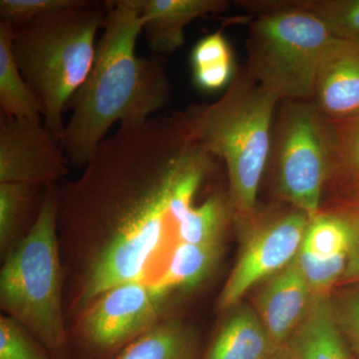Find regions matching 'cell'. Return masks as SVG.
Masks as SVG:
<instances>
[{
    "label": "cell",
    "instance_id": "d4e9b609",
    "mask_svg": "<svg viewBox=\"0 0 359 359\" xmlns=\"http://www.w3.org/2000/svg\"><path fill=\"white\" fill-rule=\"evenodd\" d=\"M0 359H53L18 321L0 318Z\"/></svg>",
    "mask_w": 359,
    "mask_h": 359
},
{
    "label": "cell",
    "instance_id": "ffe728a7",
    "mask_svg": "<svg viewBox=\"0 0 359 359\" xmlns=\"http://www.w3.org/2000/svg\"><path fill=\"white\" fill-rule=\"evenodd\" d=\"M332 164L327 191L330 198L359 197V114L330 120Z\"/></svg>",
    "mask_w": 359,
    "mask_h": 359
},
{
    "label": "cell",
    "instance_id": "30bf717a",
    "mask_svg": "<svg viewBox=\"0 0 359 359\" xmlns=\"http://www.w3.org/2000/svg\"><path fill=\"white\" fill-rule=\"evenodd\" d=\"M70 163L41 120L0 117V184L51 185Z\"/></svg>",
    "mask_w": 359,
    "mask_h": 359
},
{
    "label": "cell",
    "instance_id": "52a82bcc",
    "mask_svg": "<svg viewBox=\"0 0 359 359\" xmlns=\"http://www.w3.org/2000/svg\"><path fill=\"white\" fill-rule=\"evenodd\" d=\"M332 144L330 119L311 101H280L266 169L278 202L309 218L320 212L330 180Z\"/></svg>",
    "mask_w": 359,
    "mask_h": 359
},
{
    "label": "cell",
    "instance_id": "e0dca14e",
    "mask_svg": "<svg viewBox=\"0 0 359 359\" xmlns=\"http://www.w3.org/2000/svg\"><path fill=\"white\" fill-rule=\"evenodd\" d=\"M13 26L0 20V107L1 115L41 120L43 107L21 74L13 50Z\"/></svg>",
    "mask_w": 359,
    "mask_h": 359
},
{
    "label": "cell",
    "instance_id": "4316f807",
    "mask_svg": "<svg viewBox=\"0 0 359 359\" xmlns=\"http://www.w3.org/2000/svg\"><path fill=\"white\" fill-rule=\"evenodd\" d=\"M323 207L339 212L348 224L351 236V250L341 285L359 287V197L330 198L327 202H323Z\"/></svg>",
    "mask_w": 359,
    "mask_h": 359
},
{
    "label": "cell",
    "instance_id": "5bb4252c",
    "mask_svg": "<svg viewBox=\"0 0 359 359\" xmlns=\"http://www.w3.org/2000/svg\"><path fill=\"white\" fill-rule=\"evenodd\" d=\"M226 0H145L143 32L155 55H170L185 43V28L205 14L221 13Z\"/></svg>",
    "mask_w": 359,
    "mask_h": 359
},
{
    "label": "cell",
    "instance_id": "3957f363",
    "mask_svg": "<svg viewBox=\"0 0 359 359\" xmlns=\"http://www.w3.org/2000/svg\"><path fill=\"white\" fill-rule=\"evenodd\" d=\"M280 103L245 68L236 72L216 102L183 112L191 138L226 168L235 217L248 216L257 207Z\"/></svg>",
    "mask_w": 359,
    "mask_h": 359
},
{
    "label": "cell",
    "instance_id": "f546056e",
    "mask_svg": "<svg viewBox=\"0 0 359 359\" xmlns=\"http://www.w3.org/2000/svg\"><path fill=\"white\" fill-rule=\"evenodd\" d=\"M358 359H359V356H358Z\"/></svg>",
    "mask_w": 359,
    "mask_h": 359
},
{
    "label": "cell",
    "instance_id": "5b68a950",
    "mask_svg": "<svg viewBox=\"0 0 359 359\" xmlns=\"http://www.w3.org/2000/svg\"><path fill=\"white\" fill-rule=\"evenodd\" d=\"M58 221L59 191L51 184L34 222L6 257L0 273V306L53 359H68Z\"/></svg>",
    "mask_w": 359,
    "mask_h": 359
},
{
    "label": "cell",
    "instance_id": "484cf974",
    "mask_svg": "<svg viewBox=\"0 0 359 359\" xmlns=\"http://www.w3.org/2000/svg\"><path fill=\"white\" fill-rule=\"evenodd\" d=\"M332 309L340 332L351 353L359 356V287L348 285L332 294Z\"/></svg>",
    "mask_w": 359,
    "mask_h": 359
},
{
    "label": "cell",
    "instance_id": "9a60e30c",
    "mask_svg": "<svg viewBox=\"0 0 359 359\" xmlns=\"http://www.w3.org/2000/svg\"><path fill=\"white\" fill-rule=\"evenodd\" d=\"M226 313L202 359H271L280 351L252 306L242 302Z\"/></svg>",
    "mask_w": 359,
    "mask_h": 359
},
{
    "label": "cell",
    "instance_id": "7a4b0ae2",
    "mask_svg": "<svg viewBox=\"0 0 359 359\" xmlns=\"http://www.w3.org/2000/svg\"><path fill=\"white\" fill-rule=\"evenodd\" d=\"M145 0L106 1L103 33L84 84L71 99L59 146L72 166L84 169L116 123L138 127L171 102L165 59L136 54Z\"/></svg>",
    "mask_w": 359,
    "mask_h": 359
},
{
    "label": "cell",
    "instance_id": "ac0fdd59",
    "mask_svg": "<svg viewBox=\"0 0 359 359\" xmlns=\"http://www.w3.org/2000/svg\"><path fill=\"white\" fill-rule=\"evenodd\" d=\"M223 254V244L193 245L177 243L166 266L154 280L163 292H174L196 289L212 275Z\"/></svg>",
    "mask_w": 359,
    "mask_h": 359
},
{
    "label": "cell",
    "instance_id": "603a6c76",
    "mask_svg": "<svg viewBox=\"0 0 359 359\" xmlns=\"http://www.w3.org/2000/svg\"><path fill=\"white\" fill-rule=\"evenodd\" d=\"M39 187L0 184V250L6 257L25 236L23 230L32 216Z\"/></svg>",
    "mask_w": 359,
    "mask_h": 359
},
{
    "label": "cell",
    "instance_id": "2e32d148",
    "mask_svg": "<svg viewBox=\"0 0 359 359\" xmlns=\"http://www.w3.org/2000/svg\"><path fill=\"white\" fill-rule=\"evenodd\" d=\"M285 347L292 359H353L335 320L332 294L313 295L306 318Z\"/></svg>",
    "mask_w": 359,
    "mask_h": 359
},
{
    "label": "cell",
    "instance_id": "44dd1931",
    "mask_svg": "<svg viewBox=\"0 0 359 359\" xmlns=\"http://www.w3.org/2000/svg\"><path fill=\"white\" fill-rule=\"evenodd\" d=\"M235 219L228 192L214 188L189 212L180 223L177 243L193 245L223 244L224 236Z\"/></svg>",
    "mask_w": 359,
    "mask_h": 359
},
{
    "label": "cell",
    "instance_id": "4fadbf2b",
    "mask_svg": "<svg viewBox=\"0 0 359 359\" xmlns=\"http://www.w3.org/2000/svg\"><path fill=\"white\" fill-rule=\"evenodd\" d=\"M311 102L330 120L359 114V42L332 39L321 60Z\"/></svg>",
    "mask_w": 359,
    "mask_h": 359
},
{
    "label": "cell",
    "instance_id": "8fae6325",
    "mask_svg": "<svg viewBox=\"0 0 359 359\" xmlns=\"http://www.w3.org/2000/svg\"><path fill=\"white\" fill-rule=\"evenodd\" d=\"M351 236L346 219L328 208L309 218L297 262L313 295H330L346 275Z\"/></svg>",
    "mask_w": 359,
    "mask_h": 359
},
{
    "label": "cell",
    "instance_id": "7402d4cb",
    "mask_svg": "<svg viewBox=\"0 0 359 359\" xmlns=\"http://www.w3.org/2000/svg\"><path fill=\"white\" fill-rule=\"evenodd\" d=\"M194 84L204 92L226 88L235 77V60L231 44L223 32L203 37L191 53Z\"/></svg>",
    "mask_w": 359,
    "mask_h": 359
},
{
    "label": "cell",
    "instance_id": "277c9868",
    "mask_svg": "<svg viewBox=\"0 0 359 359\" xmlns=\"http://www.w3.org/2000/svg\"><path fill=\"white\" fill-rule=\"evenodd\" d=\"M106 13V2L77 0L74 6L13 26L14 58L42 104L45 128L57 143L68 104L93 67L96 35Z\"/></svg>",
    "mask_w": 359,
    "mask_h": 359
},
{
    "label": "cell",
    "instance_id": "6da1fadb",
    "mask_svg": "<svg viewBox=\"0 0 359 359\" xmlns=\"http://www.w3.org/2000/svg\"><path fill=\"white\" fill-rule=\"evenodd\" d=\"M221 163L189 135L178 111L119 126L75 181L59 191V222L92 250L79 302L144 280L163 245L201 200ZM210 193V192H209ZM208 193V194H209Z\"/></svg>",
    "mask_w": 359,
    "mask_h": 359
},
{
    "label": "cell",
    "instance_id": "8992f818",
    "mask_svg": "<svg viewBox=\"0 0 359 359\" xmlns=\"http://www.w3.org/2000/svg\"><path fill=\"white\" fill-rule=\"evenodd\" d=\"M256 14L248 29L247 70L283 100H313L323 55L334 37L297 0L237 1Z\"/></svg>",
    "mask_w": 359,
    "mask_h": 359
},
{
    "label": "cell",
    "instance_id": "ba28073f",
    "mask_svg": "<svg viewBox=\"0 0 359 359\" xmlns=\"http://www.w3.org/2000/svg\"><path fill=\"white\" fill-rule=\"evenodd\" d=\"M309 216L285 203L235 217L242 247L218 299L226 313L264 280L292 263L299 254Z\"/></svg>",
    "mask_w": 359,
    "mask_h": 359
},
{
    "label": "cell",
    "instance_id": "7c38bea8",
    "mask_svg": "<svg viewBox=\"0 0 359 359\" xmlns=\"http://www.w3.org/2000/svg\"><path fill=\"white\" fill-rule=\"evenodd\" d=\"M255 290L252 308L276 346L283 348L306 318L313 299L297 257Z\"/></svg>",
    "mask_w": 359,
    "mask_h": 359
},
{
    "label": "cell",
    "instance_id": "cb8c5ba5",
    "mask_svg": "<svg viewBox=\"0 0 359 359\" xmlns=\"http://www.w3.org/2000/svg\"><path fill=\"white\" fill-rule=\"evenodd\" d=\"M334 39L359 42V0H297Z\"/></svg>",
    "mask_w": 359,
    "mask_h": 359
},
{
    "label": "cell",
    "instance_id": "d6986e66",
    "mask_svg": "<svg viewBox=\"0 0 359 359\" xmlns=\"http://www.w3.org/2000/svg\"><path fill=\"white\" fill-rule=\"evenodd\" d=\"M115 359H202L195 332L178 320H161Z\"/></svg>",
    "mask_w": 359,
    "mask_h": 359
},
{
    "label": "cell",
    "instance_id": "83f0119b",
    "mask_svg": "<svg viewBox=\"0 0 359 359\" xmlns=\"http://www.w3.org/2000/svg\"><path fill=\"white\" fill-rule=\"evenodd\" d=\"M77 0H1L0 18L11 25H25L40 16L74 6Z\"/></svg>",
    "mask_w": 359,
    "mask_h": 359
},
{
    "label": "cell",
    "instance_id": "f1b7e54d",
    "mask_svg": "<svg viewBox=\"0 0 359 359\" xmlns=\"http://www.w3.org/2000/svg\"><path fill=\"white\" fill-rule=\"evenodd\" d=\"M271 359H292V358H290L287 349L285 347H283Z\"/></svg>",
    "mask_w": 359,
    "mask_h": 359
},
{
    "label": "cell",
    "instance_id": "9c48e42d",
    "mask_svg": "<svg viewBox=\"0 0 359 359\" xmlns=\"http://www.w3.org/2000/svg\"><path fill=\"white\" fill-rule=\"evenodd\" d=\"M170 297L154 282L121 283L90 302L80 330L96 351H120L160 323Z\"/></svg>",
    "mask_w": 359,
    "mask_h": 359
}]
</instances>
